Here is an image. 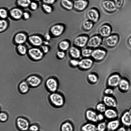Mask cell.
Listing matches in <instances>:
<instances>
[{"mask_svg":"<svg viewBox=\"0 0 131 131\" xmlns=\"http://www.w3.org/2000/svg\"><path fill=\"white\" fill-rule=\"evenodd\" d=\"M86 16L88 19L94 23H97L100 17V14L96 8H92L89 9L86 13Z\"/></svg>","mask_w":131,"mask_h":131,"instance_id":"7a4b0ae2","label":"cell"},{"mask_svg":"<svg viewBox=\"0 0 131 131\" xmlns=\"http://www.w3.org/2000/svg\"><path fill=\"white\" fill-rule=\"evenodd\" d=\"M115 2L117 9L122 8L124 3V0H115Z\"/></svg>","mask_w":131,"mask_h":131,"instance_id":"b9f144b4","label":"cell"},{"mask_svg":"<svg viewBox=\"0 0 131 131\" xmlns=\"http://www.w3.org/2000/svg\"><path fill=\"white\" fill-rule=\"evenodd\" d=\"M56 55L60 59H63L65 56V53L62 51H59L57 52Z\"/></svg>","mask_w":131,"mask_h":131,"instance_id":"7dc6e473","label":"cell"},{"mask_svg":"<svg viewBox=\"0 0 131 131\" xmlns=\"http://www.w3.org/2000/svg\"><path fill=\"white\" fill-rule=\"evenodd\" d=\"M119 40V35L116 34H113L106 37L105 40V43L107 47L113 48L117 45Z\"/></svg>","mask_w":131,"mask_h":131,"instance_id":"277c9868","label":"cell"},{"mask_svg":"<svg viewBox=\"0 0 131 131\" xmlns=\"http://www.w3.org/2000/svg\"><path fill=\"white\" fill-rule=\"evenodd\" d=\"M85 115L87 119L91 122L96 123L98 121L97 114L95 112L92 110H87L86 111Z\"/></svg>","mask_w":131,"mask_h":131,"instance_id":"d6986e66","label":"cell"},{"mask_svg":"<svg viewBox=\"0 0 131 131\" xmlns=\"http://www.w3.org/2000/svg\"><path fill=\"white\" fill-rule=\"evenodd\" d=\"M28 40L31 44L36 46H41L43 42L42 38L37 35H33L30 36L29 37Z\"/></svg>","mask_w":131,"mask_h":131,"instance_id":"ac0fdd59","label":"cell"},{"mask_svg":"<svg viewBox=\"0 0 131 131\" xmlns=\"http://www.w3.org/2000/svg\"><path fill=\"white\" fill-rule=\"evenodd\" d=\"M27 40V36L24 33L19 32L15 36L14 40L17 44L22 45L25 43Z\"/></svg>","mask_w":131,"mask_h":131,"instance_id":"44dd1931","label":"cell"},{"mask_svg":"<svg viewBox=\"0 0 131 131\" xmlns=\"http://www.w3.org/2000/svg\"><path fill=\"white\" fill-rule=\"evenodd\" d=\"M121 79L120 75L117 73L114 74L108 78L107 81L108 85L111 87L118 85Z\"/></svg>","mask_w":131,"mask_h":131,"instance_id":"ba28073f","label":"cell"},{"mask_svg":"<svg viewBox=\"0 0 131 131\" xmlns=\"http://www.w3.org/2000/svg\"><path fill=\"white\" fill-rule=\"evenodd\" d=\"M116 131H126V130L124 127H121L118 128Z\"/></svg>","mask_w":131,"mask_h":131,"instance_id":"11a10c76","label":"cell"},{"mask_svg":"<svg viewBox=\"0 0 131 131\" xmlns=\"http://www.w3.org/2000/svg\"><path fill=\"white\" fill-rule=\"evenodd\" d=\"M97 120L98 121H102L104 118V116L102 113H99L97 114Z\"/></svg>","mask_w":131,"mask_h":131,"instance_id":"f5cc1de1","label":"cell"},{"mask_svg":"<svg viewBox=\"0 0 131 131\" xmlns=\"http://www.w3.org/2000/svg\"><path fill=\"white\" fill-rule=\"evenodd\" d=\"M8 23L5 19H1L0 20V31L3 32L8 27Z\"/></svg>","mask_w":131,"mask_h":131,"instance_id":"836d02e7","label":"cell"},{"mask_svg":"<svg viewBox=\"0 0 131 131\" xmlns=\"http://www.w3.org/2000/svg\"><path fill=\"white\" fill-rule=\"evenodd\" d=\"M79 61L75 59L71 60L70 61L71 64L74 66H78Z\"/></svg>","mask_w":131,"mask_h":131,"instance_id":"816d5d0a","label":"cell"},{"mask_svg":"<svg viewBox=\"0 0 131 131\" xmlns=\"http://www.w3.org/2000/svg\"><path fill=\"white\" fill-rule=\"evenodd\" d=\"M43 3L52 5L54 4L56 0H42Z\"/></svg>","mask_w":131,"mask_h":131,"instance_id":"c3c4849f","label":"cell"},{"mask_svg":"<svg viewBox=\"0 0 131 131\" xmlns=\"http://www.w3.org/2000/svg\"><path fill=\"white\" fill-rule=\"evenodd\" d=\"M39 127L36 124H32L30 126L29 129V131H38Z\"/></svg>","mask_w":131,"mask_h":131,"instance_id":"f6af8a7d","label":"cell"},{"mask_svg":"<svg viewBox=\"0 0 131 131\" xmlns=\"http://www.w3.org/2000/svg\"><path fill=\"white\" fill-rule=\"evenodd\" d=\"M122 123L125 126L129 127L131 125V114L129 112H125L121 119Z\"/></svg>","mask_w":131,"mask_h":131,"instance_id":"7402d4cb","label":"cell"},{"mask_svg":"<svg viewBox=\"0 0 131 131\" xmlns=\"http://www.w3.org/2000/svg\"><path fill=\"white\" fill-rule=\"evenodd\" d=\"M93 64V61L90 59L86 58L81 60L79 62L78 66L80 68L85 69L90 68Z\"/></svg>","mask_w":131,"mask_h":131,"instance_id":"ffe728a7","label":"cell"},{"mask_svg":"<svg viewBox=\"0 0 131 131\" xmlns=\"http://www.w3.org/2000/svg\"><path fill=\"white\" fill-rule=\"evenodd\" d=\"M108 131V130H107V131Z\"/></svg>","mask_w":131,"mask_h":131,"instance_id":"91938a15","label":"cell"},{"mask_svg":"<svg viewBox=\"0 0 131 131\" xmlns=\"http://www.w3.org/2000/svg\"><path fill=\"white\" fill-rule=\"evenodd\" d=\"M49 99L52 104L56 107H61L64 103L63 96L59 93L55 92L52 93L49 96Z\"/></svg>","mask_w":131,"mask_h":131,"instance_id":"6da1fadb","label":"cell"},{"mask_svg":"<svg viewBox=\"0 0 131 131\" xmlns=\"http://www.w3.org/2000/svg\"><path fill=\"white\" fill-rule=\"evenodd\" d=\"M34 1L36 2H38L40 1L41 0H34Z\"/></svg>","mask_w":131,"mask_h":131,"instance_id":"680465c9","label":"cell"},{"mask_svg":"<svg viewBox=\"0 0 131 131\" xmlns=\"http://www.w3.org/2000/svg\"><path fill=\"white\" fill-rule=\"evenodd\" d=\"M60 4L64 9L68 11L74 8V2L71 0H61Z\"/></svg>","mask_w":131,"mask_h":131,"instance_id":"603a6c76","label":"cell"},{"mask_svg":"<svg viewBox=\"0 0 131 131\" xmlns=\"http://www.w3.org/2000/svg\"><path fill=\"white\" fill-rule=\"evenodd\" d=\"M19 89L21 93H26L29 90V85L26 81H22L19 85Z\"/></svg>","mask_w":131,"mask_h":131,"instance_id":"83f0119b","label":"cell"},{"mask_svg":"<svg viewBox=\"0 0 131 131\" xmlns=\"http://www.w3.org/2000/svg\"><path fill=\"white\" fill-rule=\"evenodd\" d=\"M118 86L119 89L123 91H127L130 87L129 82L125 79H121Z\"/></svg>","mask_w":131,"mask_h":131,"instance_id":"4316f807","label":"cell"},{"mask_svg":"<svg viewBox=\"0 0 131 131\" xmlns=\"http://www.w3.org/2000/svg\"><path fill=\"white\" fill-rule=\"evenodd\" d=\"M17 48L19 53L22 55H25L27 52L26 47L22 44L18 45Z\"/></svg>","mask_w":131,"mask_h":131,"instance_id":"d590c367","label":"cell"},{"mask_svg":"<svg viewBox=\"0 0 131 131\" xmlns=\"http://www.w3.org/2000/svg\"><path fill=\"white\" fill-rule=\"evenodd\" d=\"M94 23L92 21L88 20L84 21L82 23V26L84 29L90 30L93 27Z\"/></svg>","mask_w":131,"mask_h":131,"instance_id":"1f68e13d","label":"cell"},{"mask_svg":"<svg viewBox=\"0 0 131 131\" xmlns=\"http://www.w3.org/2000/svg\"><path fill=\"white\" fill-rule=\"evenodd\" d=\"M8 12L5 8H1L0 9V16L2 19H5L8 17Z\"/></svg>","mask_w":131,"mask_h":131,"instance_id":"60d3db41","label":"cell"},{"mask_svg":"<svg viewBox=\"0 0 131 131\" xmlns=\"http://www.w3.org/2000/svg\"><path fill=\"white\" fill-rule=\"evenodd\" d=\"M127 43L129 46L131 47V36L127 40Z\"/></svg>","mask_w":131,"mask_h":131,"instance_id":"9f6ffc18","label":"cell"},{"mask_svg":"<svg viewBox=\"0 0 131 131\" xmlns=\"http://www.w3.org/2000/svg\"><path fill=\"white\" fill-rule=\"evenodd\" d=\"M102 5L104 10L109 13H114L117 9L114 0H104Z\"/></svg>","mask_w":131,"mask_h":131,"instance_id":"3957f363","label":"cell"},{"mask_svg":"<svg viewBox=\"0 0 131 131\" xmlns=\"http://www.w3.org/2000/svg\"><path fill=\"white\" fill-rule=\"evenodd\" d=\"M74 2V9L79 12L83 11L89 4L88 0H75Z\"/></svg>","mask_w":131,"mask_h":131,"instance_id":"8992f818","label":"cell"},{"mask_svg":"<svg viewBox=\"0 0 131 131\" xmlns=\"http://www.w3.org/2000/svg\"><path fill=\"white\" fill-rule=\"evenodd\" d=\"M69 53L71 56L74 58H78L80 57V51L77 48L72 47L69 50Z\"/></svg>","mask_w":131,"mask_h":131,"instance_id":"f1b7e54d","label":"cell"},{"mask_svg":"<svg viewBox=\"0 0 131 131\" xmlns=\"http://www.w3.org/2000/svg\"><path fill=\"white\" fill-rule=\"evenodd\" d=\"M8 116L7 114L4 112H2L0 114V119L2 122L6 121L8 119Z\"/></svg>","mask_w":131,"mask_h":131,"instance_id":"7bdbcfd3","label":"cell"},{"mask_svg":"<svg viewBox=\"0 0 131 131\" xmlns=\"http://www.w3.org/2000/svg\"><path fill=\"white\" fill-rule=\"evenodd\" d=\"M28 53L32 58L36 60L41 59L43 55V52L42 51L36 48L30 49L28 51Z\"/></svg>","mask_w":131,"mask_h":131,"instance_id":"52a82bcc","label":"cell"},{"mask_svg":"<svg viewBox=\"0 0 131 131\" xmlns=\"http://www.w3.org/2000/svg\"><path fill=\"white\" fill-rule=\"evenodd\" d=\"M104 93L106 95H108L112 94L114 93V91L111 88H107L105 89L104 91Z\"/></svg>","mask_w":131,"mask_h":131,"instance_id":"bcb514c9","label":"cell"},{"mask_svg":"<svg viewBox=\"0 0 131 131\" xmlns=\"http://www.w3.org/2000/svg\"><path fill=\"white\" fill-rule=\"evenodd\" d=\"M23 12L20 8H14L11 9L9 12L10 16L13 19L18 20L23 17Z\"/></svg>","mask_w":131,"mask_h":131,"instance_id":"9a60e30c","label":"cell"},{"mask_svg":"<svg viewBox=\"0 0 131 131\" xmlns=\"http://www.w3.org/2000/svg\"><path fill=\"white\" fill-rule=\"evenodd\" d=\"M17 127L20 131H27L30 126L29 122L26 119L22 117L18 118L16 122Z\"/></svg>","mask_w":131,"mask_h":131,"instance_id":"5b68a950","label":"cell"},{"mask_svg":"<svg viewBox=\"0 0 131 131\" xmlns=\"http://www.w3.org/2000/svg\"><path fill=\"white\" fill-rule=\"evenodd\" d=\"M50 37V35L48 33H47L45 35V38L47 40H50L51 38Z\"/></svg>","mask_w":131,"mask_h":131,"instance_id":"db71d44e","label":"cell"},{"mask_svg":"<svg viewBox=\"0 0 131 131\" xmlns=\"http://www.w3.org/2000/svg\"><path fill=\"white\" fill-rule=\"evenodd\" d=\"M92 51L91 49H84L82 51V54L83 57H89L91 56Z\"/></svg>","mask_w":131,"mask_h":131,"instance_id":"ab89813d","label":"cell"},{"mask_svg":"<svg viewBox=\"0 0 131 131\" xmlns=\"http://www.w3.org/2000/svg\"><path fill=\"white\" fill-rule=\"evenodd\" d=\"M26 81L29 86L32 87H35L40 84L41 80L38 77L33 75L28 77L27 78Z\"/></svg>","mask_w":131,"mask_h":131,"instance_id":"5bb4252c","label":"cell"},{"mask_svg":"<svg viewBox=\"0 0 131 131\" xmlns=\"http://www.w3.org/2000/svg\"><path fill=\"white\" fill-rule=\"evenodd\" d=\"M61 131H73V126L72 124L68 122L63 123L61 127Z\"/></svg>","mask_w":131,"mask_h":131,"instance_id":"f546056e","label":"cell"},{"mask_svg":"<svg viewBox=\"0 0 131 131\" xmlns=\"http://www.w3.org/2000/svg\"><path fill=\"white\" fill-rule=\"evenodd\" d=\"M81 130L82 131H97L96 126L92 123L84 124L82 126Z\"/></svg>","mask_w":131,"mask_h":131,"instance_id":"484cf974","label":"cell"},{"mask_svg":"<svg viewBox=\"0 0 131 131\" xmlns=\"http://www.w3.org/2000/svg\"><path fill=\"white\" fill-rule=\"evenodd\" d=\"M103 103L106 106L109 107L115 108L117 103L115 100L112 97L108 95L104 96L103 98Z\"/></svg>","mask_w":131,"mask_h":131,"instance_id":"2e32d148","label":"cell"},{"mask_svg":"<svg viewBox=\"0 0 131 131\" xmlns=\"http://www.w3.org/2000/svg\"><path fill=\"white\" fill-rule=\"evenodd\" d=\"M97 131H105L107 128V124L104 122H102L99 123L97 126Z\"/></svg>","mask_w":131,"mask_h":131,"instance_id":"74e56055","label":"cell"},{"mask_svg":"<svg viewBox=\"0 0 131 131\" xmlns=\"http://www.w3.org/2000/svg\"><path fill=\"white\" fill-rule=\"evenodd\" d=\"M46 85L48 90L52 93L55 92L57 90L58 87L57 81L53 78H49L47 80Z\"/></svg>","mask_w":131,"mask_h":131,"instance_id":"9c48e42d","label":"cell"},{"mask_svg":"<svg viewBox=\"0 0 131 131\" xmlns=\"http://www.w3.org/2000/svg\"><path fill=\"white\" fill-rule=\"evenodd\" d=\"M105 117L109 119H113L116 118L117 116V114L114 110L108 108L106 109L104 113Z\"/></svg>","mask_w":131,"mask_h":131,"instance_id":"d4e9b609","label":"cell"},{"mask_svg":"<svg viewBox=\"0 0 131 131\" xmlns=\"http://www.w3.org/2000/svg\"><path fill=\"white\" fill-rule=\"evenodd\" d=\"M129 112L131 114V108H130L129 111Z\"/></svg>","mask_w":131,"mask_h":131,"instance_id":"6f0895ef","label":"cell"},{"mask_svg":"<svg viewBox=\"0 0 131 131\" xmlns=\"http://www.w3.org/2000/svg\"><path fill=\"white\" fill-rule=\"evenodd\" d=\"M88 78L89 80L92 83H96L98 81V79L97 76L93 74H90L88 75Z\"/></svg>","mask_w":131,"mask_h":131,"instance_id":"f35d334b","label":"cell"},{"mask_svg":"<svg viewBox=\"0 0 131 131\" xmlns=\"http://www.w3.org/2000/svg\"><path fill=\"white\" fill-rule=\"evenodd\" d=\"M42 7L43 10L47 14L51 13L53 11V8L50 5L43 3Z\"/></svg>","mask_w":131,"mask_h":131,"instance_id":"8d00e7d4","label":"cell"},{"mask_svg":"<svg viewBox=\"0 0 131 131\" xmlns=\"http://www.w3.org/2000/svg\"><path fill=\"white\" fill-rule=\"evenodd\" d=\"M119 125V122L118 120H112L107 124V128L109 131H114L118 129Z\"/></svg>","mask_w":131,"mask_h":131,"instance_id":"cb8c5ba5","label":"cell"},{"mask_svg":"<svg viewBox=\"0 0 131 131\" xmlns=\"http://www.w3.org/2000/svg\"><path fill=\"white\" fill-rule=\"evenodd\" d=\"M102 42L101 38L98 36H95L91 37L88 40L87 45L90 47L96 48L100 45Z\"/></svg>","mask_w":131,"mask_h":131,"instance_id":"7c38bea8","label":"cell"},{"mask_svg":"<svg viewBox=\"0 0 131 131\" xmlns=\"http://www.w3.org/2000/svg\"><path fill=\"white\" fill-rule=\"evenodd\" d=\"M41 50L42 52L45 53H47L49 51V48L47 45H43L41 46Z\"/></svg>","mask_w":131,"mask_h":131,"instance_id":"681fc988","label":"cell"},{"mask_svg":"<svg viewBox=\"0 0 131 131\" xmlns=\"http://www.w3.org/2000/svg\"><path fill=\"white\" fill-rule=\"evenodd\" d=\"M88 40V37L84 36H80L75 38L74 40V44L80 47L84 46L87 43Z\"/></svg>","mask_w":131,"mask_h":131,"instance_id":"e0dca14e","label":"cell"},{"mask_svg":"<svg viewBox=\"0 0 131 131\" xmlns=\"http://www.w3.org/2000/svg\"><path fill=\"white\" fill-rule=\"evenodd\" d=\"M96 110L99 113H102L105 112L106 110V106L103 103H100L96 106Z\"/></svg>","mask_w":131,"mask_h":131,"instance_id":"e575fe53","label":"cell"},{"mask_svg":"<svg viewBox=\"0 0 131 131\" xmlns=\"http://www.w3.org/2000/svg\"><path fill=\"white\" fill-rule=\"evenodd\" d=\"M29 7L32 10H35L37 9L38 7V4L36 2H31Z\"/></svg>","mask_w":131,"mask_h":131,"instance_id":"ee69618b","label":"cell"},{"mask_svg":"<svg viewBox=\"0 0 131 131\" xmlns=\"http://www.w3.org/2000/svg\"><path fill=\"white\" fill-rule=\"evenodd\" d=\"M112 28L110 25L106 23L102 25L99 28V32L103 37H107L110 36L112 32Z\"/></svg>","mask_w":131,"mask_h":131,"instance_id":"30bf717a","label":"cell"},{"mask_svg":"<svg viewBox=\"0 0 131 131\" xmlns=\"http://www.w3.org/2000/svg\"><path fill=\"white\" fill-rule=\"evenodd\" d=\"M64 29V27L63 25L58 24L52 26L50 29V31L52 35L57 36L61 35Z\"/></svg>","mask_w":131,"mask_h":131,"instance_id":"8fae6325","label":"cell"},{"mask_svg":"<svg viewBox=\"0 0 131 131\" xmlns=\"http://www.w3.org/2000/svg\"><path fill=\"white\" fill-rule=\"evenodd\" d=\"M69 43L67 41L65 40L61 41L59 44V48L63 51L68 49L69 47Z\"/></svg>","mask_w":131,"mask_h":131,"instance_id":"d6a6232c","label":"cell"},{"mask_svg":"<svg viewBox=\"0 0 131 131\" xmlns=\"http://www.w3.org/2000/svg\"><path fill=\"white\" fill-rule=\"evenodd\" d=\"M31 2V0H17V3L19 6L24 8L29 7Z\"/></svg>","mask_w":131,"mask_h":131,"instance_id":"4dcf8cb0","label":"cell"},{"mask_svg":"<svg viewBox=\"0 0 131 131\" xmlns=\"http://www.w3.org/2000/svg\"><path fill=\"white\" fill-rule=\"evenodd\" d=\"M29 13L27 12H24L23 14V17L25 20H27L29 19L30 17Z\"/></svg>","mask_w":131,"mask_h":131,"instance_id":"f907efd6","label":"cell"},{"mask_svg":"<svg viewBox=\"0 0 131 131\" xmlns=\"http://www.w3.org/2000/svg\"><path fill=\"white\" fill-rule=\"evenodd\" d=\"M106 54V51L103 49H97L92 51L91 56L95 60H100L103 59Z\"/></svg>","mask_w":131,"mask_h":131,"instance_id":"4fadbf2b","label":"cell"}]
</instances>
